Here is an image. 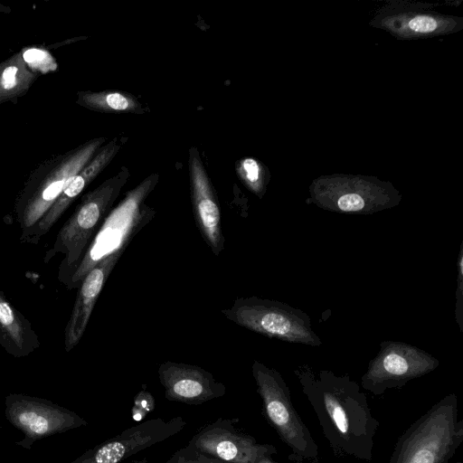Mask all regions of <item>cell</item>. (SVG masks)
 I'll use <instances>...</instances> for the list:
<instances>
[{
	"instance_id": "11",
	"label": "cell",
	"mask_w": 463,
	"mask_h": 463,
	"mask_svg": "<svg viewBox=\"0 0 463 463\" xmlns=\"http://www.w3.org/2000/svg\"><path fill=\"white\" fill-rule=\"evenodd\" d=\"M158 378L170 402L201 405L222 397L226 386L203 368L184 363L166 361L158 367Z\"/></svg>"
},
{
	"instance_id": "10",
	"label": "cell",
	"mask_w": 463,
	"mask_h": 463,
	"mask_svg": "<svg viewBox=\"0 0 463 463\" xmlns=\"http://www.w3.org/2000/svg\"><path fill=\"white\" fill-rule=\"evenodd\" d=\"M237 421L218 418L201 428L186 446L228 463H256L277 453L273 445L259 443L251 435L242 432Z\"/></svg>"
},
{
	"instance_id": "7",
	"label": "cell",
	"mask_w": 463,
	"mask_h": 463,
	"mask_svg": "<svg viewBox=\"0 0 463 463\" xmlns=\"http://www.w3.org/2000/svg\"><path fill=\"white\" fill-rule=\"evenodd\" d=\"M5 405L6 420L24 434L14 444L25 449L42 439L88 425L76 412L40 397L9 393Z\"/></svg>"
},
{
	"instance_id": "19",
	"label": "cell",
	"mask_w": 463,
	"mask_h": 463,
	"mask_svg": "<svg viewBox=\"0 0 463 463\" xmlns=\"http://www.w3.org/2000/svg\"><path fill=\"white\" fill-rule=\"evenodd\" d=\"M22 59L27 68L33 73H47L57 69V63L45 50L31 48L21 52Z\"/></svg>"
},
{
	"instance_id": "24",
	"label": "cell",
	"mask_w": 463,
	"mask_h": 463,
	"mask_svg": "<svg viewBox=\"0 0 463 463\" xmlns=\"http://www.w3.org/2000/svg\"><path fill=\"white\" fill-rule=\"evenodd\" d=\"M408 26L413 32L427 33L435 31L439 23L431 16L418 15L409 21Z\"/></svg>"
},
{
	"instance_id": "21",
	"label": "cell",
	"mask_w": 463,
	"mask_h": 463,
	"mask_svg": "<svg viewBox=\"0 0 463 463\" xmlns=\"http://www.w3.org/2000/svg\"><path fill=\"white\" fill-rule=\"evenodd\" d=\"M463 243L460 245V250L458 260V279L456 290V309L455 317L460 332L463 331Z\"/></svg>"
},
{
	"instance_id": "25",
	"label": "cell",
	"mask_w": 463,
	"mask_h": 463,
	"mask_svg": "<svg viewBox=\"0 0 463 463\" xmlns=\"http://www.w3.org/2000/svg\"><path fill=\"white\" fill-rule=\"evenodd\" d=\"M256 463H279V462L274 461L271 458V457H265V458L259 459ZM288 463H316V462L308 461V460H292L291 462H288Z\"/></svg>"
},
{
	"instance_id": "20",
	"label": "cell",
	"mask_w": 463,
	"mask_h": 463,
	"mask_svg": "<svg viewBox=\"0 0 463 463\" xmlns=\"http://www.w3.org/2000/svg\"><path fill=\"white\" fill-rule=\"evenodd\" d=\"M165 463H228L197 452L188 446L177 449Z\"/></svg>"
},
{
	"instance_id": "14",
	"label": "cell",
	"mask_w": 463,
	"mask_h": 463,
	"mask_svg": "<svg viewBox=\"0 0 463 463\" xmlns=\"http://www.w3.org/2000/svg\"><path fill=\"white\" fill-rule=\"evenodd\" d=\"M120 148L118 138L99 149L93 158L69 179L62 192L32 231L26 243L36 244L61 218L83 189L109 164Z\"/></svg>"
},
{
	"instance_id": "9",
	"label": "cell",
	"mask_w": 463,
	"mask_h": 463,
	"mask_svg": "<svg viewBox=\"0 0 463 463\" xmlns=\"http://www.w3.org/2000/svg\"><path fill=\"white\" fill-rule=\"evenodd\" d=\"M185 426L186 421L181 416L146 420L89 449L71 463H122L137 452L178 434Z\"/></svg>"
},
{
	"instance_id": "1",
	"label": "cell",
	"mask_w": 463,
	"mask_h": 463,
	"mask_svg": "<svg viewBox=\"0 0 463 463\" xmlns=\"http://www.w3.org/2000/svg\"><path fill=\"white\" fill-rule=\"evenodd\" d=\"M294 373L334 455L371 461L379 421L360 385L347 374L307 364Z\"/></svg>"
},
{
	"instance_id": "15",
	"label": "cell",
	"mask_w": 463,
	"mask_h": 463,
	"mask_svg": "<svg viewBox=\"0 0 463 463\" xmlns=\"http://www.w3.org/2000/svg\"><path fill=\"white\" fill-rule=\"evenodd\" d=\"M0 345L15 358L26 357L40 346L30 321L10 303L1 290Z\"/></svg>"
},
{
	"instance_id": "16",
	"label": "cell",
	"mask_w": 463,
	"mask_h": 463,
	"mask_svg": "<svg viewBox=\"0 0 463 463\" xmlns=\"http://www.w3.org/2000/svg\"><path fill=\"white\" fill-rule=\"evenodd\" d=\"M315 202L327 210L357 213H372L394 204L390 195L344 189L316 194Z\"/></svg>"
},
{
	"instance_id": "17",
	"label": "cell",
	"mask_w": 463,
	"mask_h": 463,
	"mask_svg": "<svg viewBox=\"0 0 463 463\" xmlns=\"http://www.w3.org/2000/svg\"><path fill=\"white\" fill-rule=\"evenodd\" d=\"M36 79L22 59L21 52L0 63V103L14 100L27 91Z\"/></svg>"
},
{
	"instance_id": "27",
	"label": "cell",
	"mask_w": 463,
	"mask_h": 463,
	"mask_svg": "<svg viewBox=\"0 0 463 463\" xmlns=\"http://www.w3.org/2000/svg\"><path fill=\"white\" fill-rule=\"evenodd\" d=\"M458 463H461V462H458Z\"/></svg>"
},
{
	"instance_id": "4",
	"label": "cell",
	"mask_w": 463,
	"mask_h": 463,
	"mask_svg": "<svg viewBox=\"0 0 463 463\" xmlns=\"http://www.w3.org/2000/svg\"><path fill=\"white\" fill-rule=\"evenodd\" d=\"M251 372L265 419L291 449L288 459L318 463V446L295 410L282 375L257 360L253 361Z\"/></svg>"
},
{
	"instance_id": "13",
	"label": "cell",
	"mask_w": 463,
	"mask_h": 463,
	"mask_svg": "<svg viewBox=\"0 0 463 463\" xmlns=\"http://www.w3.org/2000/svg\"><path fill=\"white\" fill-rule=\"evenodd\" d=\"M199 159L194 153L190 159L194 216L203 239L213 253L218 257L224 249L221 211L213 187Z\"/></svg>"
},
{
	"instance_id": "12",
	"label": "cell",
	"mask_w": 463,
	"mask_h": 463,
	"mask_svg": "<svg viewBox=\"0 0 463 463\" xmlns=\"http://www.w3.org/2000/svg\"><path fill=\"white\" fill-rule=\"evenodd\" d=\"M126 248L102 258L83 278L64 330V349L70 352L80 342L97 299Z\"/></svg>"
},
{
	"instance_id": "3",
	"label": "cell",
	"mask_w": 463,
	"mask_h": 463,
	"mask_svg": "<svg viewBox=\"0 0 463 463\" xmlns=\"http://www.w3.org/2000/svg\"><path fill=\"white\" fill-rule=\"evenodd\" d=\"M128 177V170L122 167L114 176L86 194L57 233L43 260L48 263L56 254H63L61 269L69 273L63 282L81 261L94 232L109 213Z\"/></svg>"
},
{
	"instance_id": "26",
	"label": "cell",
	"mask_w": 463,
	"mask_h": 463,
	"mask_svg": "<svg viewBox=\"0 0 463 463\" xmlns=\"http://www.w3.org/2000/svg\"><path fill=\"white\" fill-rule=\"evenodd\" d=\"M129 463H149V462L147 461V459H146V458H142V459H136V460H133V461H131V462H129Z\"/></svg>"
},
{
	"instance_id": "22",
	"label": "cell",
	"mask_w": 463,
	"mask_h": 463,
	"mask_svg": "<svg viewBox=\"0 0 463 463\" xmlns=\"http://www.w3.org/2000/svg\"><path fill=\"white\" fill-rule=\"evenodd\" d=\"M243 168L249 187L257 194H260L262 186L260 180V167L258 163L252 158H247L243 162Z\"/></svg>"
},
{
	"instance_id": "8",
	"label": "cell",
	"mask_w": 463,
	"mask_h": 463,
	"mask_svg": "<svg viewBox=\"0 0 463 463\" xmlns=\"http://www.w3.org/2000/svg\"><path fill=\"white\" fill-rule=\"evenodd\" d=\"M437 358L407 343L384 341L361 378L362 388L373 395L404 386L434 371Z\"/></svg>"
},
{
	"instance_id": "2",
	"label": "cell",
	"mask_w": 463,
	"mask_h": 463,
	"mask_svg": "<svg viewBox=\"0 0 463 463\" xmlns=\"http://www.w3.org/2000/svg\"><path fill=\"white\" fill-rule=\"evenodd\" d=\"M462 441L458 397L449 393L402 432L388 463H449Z\"/></svg>"
},
{
	"instance_id": "5",
	"label": "cell",
	"mask_w": 463,
	"mask_h": 463,
	"mask_svg": "<svg viewBox=\"0 0 463 463\" xmlns=\"http://www.w3.org/2000/svg\"><path fill=\"white\" fill-rule=\"evenodd\" d=\"M221 312L234 324L270 338L312 346L321 345L309 316L278 300L238 298Z\"/></svg>"
},
{
	"instance_id": "6",
	"label": "cell",
	"mask_w": 463,
	"mask_h": 463,
	"mask_svg": "<svg viewBox=\"0 0 463 463\" xmlns=\"http://www.w3.org/2000/svg\"><path fill=\"white\" fill-rule=\"evenodd\" d=\"M104 141L99 137L84 144L66 155L43 177L29 182L14 206L21 242H27L32 231L57 200L69 179L93 158Z\"/></svg>"
},
{
	"instance_id": "18",
	"label": "cell",
	"mask_w": 463,
	"mask_h": 463,
	"mask_svg": "<svg viewBox=\"0 0 463 463\" xmlns=\"http://www.w3.org/2000/svg\"><path fill=\"white\" fill-rule=\"evenodd\" d=\"M78 103L100 111L144 112L142 105L132 95L118 91L80 92Z\"/></svg>"
},
{
	"instance_id": "23",
	"label": "cell",
	"mask_w": 463,
	"mask_h": 463,
	"mask_svg": "<svg viewBox=\"0 0 463 463\" xmlns=\"http://www.w3.org/2000/svg\"><path fill=\"white\" fill-rule=\"evenodd\" d=\"M155 401L150 392H146V390L140 391L136 398H135V403L133 408V417L137 419V420H140V414L141 418L143 417L154 408Z\"/></svg>"
}]
</instances>
